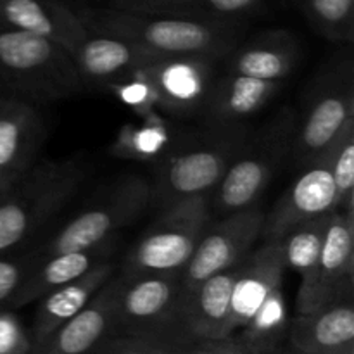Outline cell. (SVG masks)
Returning a JSON list of instances; mask_svg holds the SVG:
<instances>
[{"label":"cell","instance_id":"6da1fadb","mask_svg":"<svg viewBox=\"0 0 354 354\" xmlns=\"http://www.w3.org/2000/svg\"><path fill=\"white\" fill-rule=\"evenodd\" d=\"M80 19L93 33L121 38L161 57H225L242 41L241 19L213 21L135 12L120 7L82 9Z\"/></svg>","mask_w":354,"mask_h":354},{"label":"cell","instance_id":"7a4b0ae2","mask_svg":"<svg viewBox=\"0 0 354 354\" xmlns=\"http://www.w3.org/2000/svg\"><path fill=\"white\" fill-rule=\"evenodd\" d=\"M0 82L31 104L78 95L86 82L71 55L54 41L0 24Z\"/></svg>","mask_w":354,"mask_h":354},{"label":"cell","instance_id":"3957f363","mask_svg":"<svg viewBox=\"0 0 354 354\" xmlns=\"http://www.w3.org/2000/svg\"><path fill=\"white\" fill-rule=\"evenodd\" d=\"M83 180L78 158L35 162L0 199V254L44 227L73 199Z\"/></svg>","mask_w":354,"mask_h":354},{"label":"cell","instance_id":"277c9868","mask_svg":"<svg viewBox=\"0 0 354 354\" xmlns=\"http://www.w3.org/2000/svg\"><path fill=\"white\" fill-rule=\"evenodd\" d=\"M296 114L282 109L244 147L211 192V214L216 218L256 206L292 147Z\"/></svg>","mask_w":354,"mask_h":354},{"label":"cell","instance_id":"5b68a950","mask_svg":"<svg viewBox=\"0 0 354 354\" xmlns=\"http://www.w3.org/2000/svg\"><path fill=\"white\" fill-rule=\"evenodd\" d=\"M211 194L187 197L162 207L158 220L128 251L123 277L182 273L211 223Z\"/></svg>","mask_w":354,"mask_h":354},{"label":"cell","instance_id":"8992f818","mask_svg":"<svg viewBox=\"0 0 354 354\" xmlns=\"http://www.w3.org/2000/svg\"><path fill=\"white\" fill-rule=\"evenodd\" d=\"M149 206L151 182L140 175L123 176L68 221L35 254L38 259H44L114 241L118 232L137 221Z\"/></svg>","mask_w":354,"mask_h":354},{"label":"cell","instance_id":"52a82bcc","mask_svg":"<svg viewBox=\"0 0 354 354\" xmlns=\"http://www.w3.org/2000/svg\"><path fill=\"white\" fill-rule=\"evenodd\" d=\"M354 121V73L349 59L325 69L296 118L290 158L304 168L317 161Z\"/></svg>","mask_w":354,"mask_h":354},{"label":"cell","instance_id":"ba28073f","mask_svg":"<svg viewBox=\"0 0 354 354\" xmlns=\"http://www.w3.org/2000/svg\"><path fill=\"white\" fill-rule=\"evenodd\" d=\"M245 140L237 127L221 128V135L169 156L151 182V204L162 209L187 197L213 192Z\"/></svg>","mask_w":354,"mask_h":354},{"label":"cell","instance_id":"9c48e42d","mask_svg":"<svg viewBox=\"0 0 354 354\" xmlns=\"http://www.w3.org/2000/svg\"><path fill=\"white\" fill-rule=\"evenodd\" d=\"M121 277L114 308V334L166 337L185 334L180 320V273ZM187 335V334H185Z\"/></svg>","mask_w":354,"mask_h":354},{"label":"cell","instance_id":"30bf717a","mask_svg":"<svg viewBox=\"0 0 354 354\" xmlns=\"http://www.w3.org/2000/svg\"><path fill=\"white\" fill-rule=\"evenodd\" d=\"M342 299H354V206L330 214L320 256L301 279L296 313H310Z\"/></svg>","mask_w":354,"mask_h":354},{"label":"cell","instance_id":"8fae6325","mask_svg":"<svg viewBox=\"0 0 354 354\" xmlns=\"http://www.w3.org/2000/svg\"><path fill=\"white\" fill-rule=\"evenodd\" d=\"M263 221L265 211L252 206L218 218L216 223L207 225L192 258L180 273L183 294L207 277L242 261L261 237Z\"/></svg>","mask_w":354,"mask_h":354},{"label":"cell","instance_id":"7c38bea8","mask_svg":"<svg viewBox=\"0 0 354 354\" xmlns=\"http://www.w3.org/2000/svg\"><path fill=\"white\" fill-rule=\"evenodd\" d=\"M332 145L317 161L304 166V171L280 196L272 211L265 213L259 237L263 242H280L297 225L337 211L330 168Z\"/></svg>","mask_w":354,"mask_h":354},{"label":"cell","instance_id":"4fadbf2b","mask_svg":"<svg viewBox=\"0 0 354 354\" xmlns=\"http://www.w3.org/2000/svg\"><path fill=\"white\" fill-rule=\"evenodd\" d=\"M213 62L204 57H162L133 76L151 86L156 104L175 113H192L203 109L213 85Z\"/></svg>","mask_w":354,"mask_h":354},{"label":"cell","instance_id":"5bb4252c","mask_svg":"<svg viewBox=\"0 0 354 354\" xmlns=\"http://www.w3.org/2000/svg\"><path fill=\"white\" fill-rule=\"evenodd\" d=\"M45 124L37 106L0 93V180L16 182L37 162Z\"/></svg>","mask_w":354,"mask_h":354},{"label":"cell","instance_id":"9a60e30c","mask_svg":"<svg viewBox=\"0 0 354 354\" xmlns=\"http://www.w3.org/2000/svg\"><path fill=\"white\" fill-rule=\"evenodd\" d=\"M286 270L282 242H263L261 248L244 256L239 263V273L232 292L228 335L241 332L266 297L282 287Z\"/></svg>","mask_w":354,"mask_h":354},{"label":"cell","instance_id":"2e32d148","mask_svg":"<svg viewBox=\"0 0 354 354\" xmlns=\"http://www.w3.org/2000/svg\"><path fill=\"white\" fill-rule=\"evenodd\" d=\"M120 286V273H114L82 311L62 324L31 354H92L104 339L114 334V308Z\"/></svg>","mask_w":354,"mask_h":354},{"label":"cell","instance_id":"e0dca14e","mask_svg":"<svg viewBox=\"0 0 354 354\" xmlns=\"http://www.w3.org/2000/svg\"><path fill=\"white\" fill-rule=\"evenodd\" d=\"M0 24L47 38L69 55L90 33L78 12L59 0H0Z\"/></svg>","mask_w":354,"mask_h":354},{"label":"cell","instance_id":"ac0fdd59","mask_svg":"<svg viewBox=\"0 0 354 354\" xmlns=\"http://www.w3.org/2000/svg\"><path fill=\"white\" fill-rule=\"evenodd\" d=\"M71 57L85 82L104 86L131 78L140 69L162 59L127 40L93 31L71 52Z\"/></svg>","mask_w":354,"mask_h":354},{"label":"cell","instance_id":"d6986e66","mask_svg":"<svg viewBox=\"0 0 354 354\" xmlns=\"http://www.w3.org/2000/svg\"><path fill=\"white\" fill-rule=\"evenodd\" d=\"M287 339L292 351L344 354L354 349V299H342L289 320Z\"/></svg>","mask_w":354,"mask_h":354},{"label":"cell","instance_id":"ffe728a7","mask_svg":"<svg viewBox=\"0 0 354 354\" xmlns=\"http://www.w3.org/2000/svg\"><path fill=\"white\" fill-rule=\"evenodd\" d=\"M239 263L232 268L207 277L194 289L183 294L180 320L183 332L190 339L204 341L228 337L227 327Z\"/></svg>","mask_w":354,"mask_h":354},{"label":"cell","instance_id":"44dd1931","mask_svg":"<svg viewBox=\"0 0 354 354\" xmlns=\"http://www.w3.org/2000/svg\"><path fill=\"white\" fill-rule=\"evenodd\" d=\"M116 272V263L113 259L99 263L85 275L78 277L66 286L57 287L45 294L40 301L37 315L31 325V353L40 348L62 324L75 317L86 306L97 290L111 279Z\"/></svg>","mask_w":354,"mask_h":354},{"label":"cell","instance_id":"7402d4cb","mask_svg":"<svg viewBox=\"0 0 354 354\" xmlns=\"http://www.w3.org/2000/svg\"><path fill=\"white\" fill-rule=\"evenodd\" d=\"M299 45L286 30L266 31L254 40L239 44L227 55V73L265 82L282 83L296 68Z\"/></svg>","mask_w":354,"mask_h":354},{"label":"cell","instance_id":"603a6c76","mask_svg":"<svg viewBox=\"0 0 354 354\" xmlns=\"http://www.w3.org/2000/svg\"><path fill=\"white\" fill-rule=\"evenodd\" d=\"M279 86L280 82H265L227 73L218 82H213L203 111L207 121L216 128H235L261 111Z\"/></svg>","mask_w":354,"mask_h":354},{"label":"cell","instance_id":"cb8c5ba5","mask_svg":"<svg viewBox=\"0 0 354 354\" xmlns=\"http://www.w3.org/2000/svg\"><path fill=\"white\" fill-rule=\"evenodd\" d=\"M114 249H116V239L97 248L61 252V254L38 259L31 272L28 273L21 289L17 290L10 310L23 308L33 301L41 299L50 290L85 275L95 265L109 259Z\"/></svg>","mask_w":354,"mask_h":354},{"label":"cell","instance_id":"d4e9b609","mask_svg":"<svg viewBox=\"0 0 354 354\" xmlns=\"http://www.w3.org/2000/svg\"><path fill=\"white\" fill-rule=\"evenodd\" d=\"M263 0H114V7L135 12L162 16L192 17V19H241L254 12Z\"/></svg>","mask_w":354,"mask_h":354},{"label":"cell","instance_id":"484cf974","mask_svg":"<svg viewBox=\"0 0 354 354\" xmlns=\"http://www.w3.org/2000/svg\"><path fill=\"white\" fill-rule=\"evenodd\" d=\"M287 306L282 287H279L266 297L245 327L235 335H239L251 354H277L287 337Z\"/></svg>","mask_w":354,"mask_h":354},{"label":"cell","instance_id":"4316f807","mask_svg":"<svg viewBox=\"0 0 354 354\" xmlns=\"http://www.w3.org/2000/svg\"><path fill=\"white\" fill-rule=\"evenodd\" d=\"M330 214L313 218V220L297 225L280 241L287 266L296 270L301 279H306L310 275L318 256H320Z\"/></svg>","mask_w":354,"mask_h":354},{"label":"cell","instance_id":"83f0119b","mask_svg":"<svg viewBox=\"0 0 354 354\" xmlns=\"http://www.w3.org/2000/svg\"><path fill=\"white\" fill-rule=\"evenodd\" d=\"M311 26L328 41L354 38V0H303Z\"/></svg>","mask_w":354,"mask_h":354},{"label":"cell","instance_id":"f1b7e54d","mask_svg":"<svg viewBox=\"0 0 354 354\" xmlns=\"http://www.w3.org/2000/svg\"><path fill=\"white\" fill-rule=\"evenodd\" d=\"M332 180L337 211L354 206V121L332 145Z\"/></svg>","mask_w":354,"mask_h":354},{"label":"cell","instance_id":"f546056e","mask_svg":"<svg viewBox=\"0 0 354 354\" xmlns=\"http://www.w3.org/2000/svg\"><path fill=\"white\" fill-rule=\"evenodd\" d=\"M38 261L37 254L9 258L0 254V310H10L17 290Z\"/></svg>","mask_w":354,"mask_h":354},{"label":"cell","instance_id":"4dcf8cb0","mask_svg":"<svg viewBox=\"0 0 354 354\" xmlns=\"http://www.w3.org/2000/svg\"><path fill=\"white\" fill-rule=\"evenodd\" d=\"M0 354H31L30 334L9 310H0Z\"/></svg>","mask_w":354,"mask_h":354},{"label":"cell","instance_id":"1f68e13d","mask_svg":"<svg viewBox=\"0 0 354 354\" xmlns=\"http://www.w3.org/2000/svg\"><path fill=\"white\" fill-rule=\"evenodd\" d=\"M162 337L116 334L107 337L93 349L92 354H154Z\"/></svg>","mask_w":354,"mask_h":354},{"label":"cell","instance_id":"d6a6232c","mask_svg":"<svg viewBox=\"0 0 354 354\" xmlns=\"http://www.w3.org/2000/svg\"><path fill=\"white\" fill-rule=\"evenodd\" d=\"M121 140H123V145H121L123 149L149 158L151 154L158 152L159 147H162L165 133L158 128H140V130L133 128L131 135H123Z\"/></svg>","mask_w":354,"mask_h":354},{"label":"cell","instance_id":"836d02e7","mask_svg":"<svg viewBox=\"0 0 354 354\" xmlns=\"http://www.w3.org/2000/svg\"><path fill=\"white\" fill-rule=\"evenodd\" d=\"M189 354H251L239 335L196 341Z\"/></svg>","mask_w":354,"mask_h":354},{"label":"cell","instance_id":"e575fe53","mask_svg":"<svg viewBox=\"0 0 354 354\" xmlns=\"http://www.w3.org/2000/svg\"><path fill=\"white\" fill-rule=\"evenodd\" d=\"M194 342L196 341L185 334L166 335L159 341L154 354H189Z\"/></svg>","mask_w":354,"mask_h":354},{"label":"cell","instance_id":"d590c367","mask_svg":"<svg viewBox=\"0 0 354 354\" xmlns=\"http://www.w3.org/2000/svg\"><path fill=\"white\" fill-rule=\"evenodd\" d=\"M16 182H17V180H16ZM16 182H6V180H0V199H2V197L6 196L7 192H9V189H10V187H12Z\"/></svg>","mask_w":354,"mask_h":354},{"label":"cell","instance_id":"8d00e7d4","mask_svg":"<svg viewBox=\"0 0 354 354\" xmlns=\"http://www.w3.org/2000/svg\"><path fill=\"white\" fill-rule=\"evenodd\" d=\"M277 354H306V353H299V351H289V353H277ZM344 354H354V349H353V351H348V353H344Z\"/></svg>","mask_w":354,"mask_h":354},{"label":"cell","instance_id":"74e56055","mask_svg":"<svg viewBox=\"0 0 354 354\" xmlns=\"http://www.w3.org/2000/svg\"><path fill=\"white\" fill-rule=\"evenodd\" d=\"M3 90H6V88H3V85H2V82H0V93H2V92H3Z\"/></svg>","mask_w":354,"mask_h":354}]
</instances>
